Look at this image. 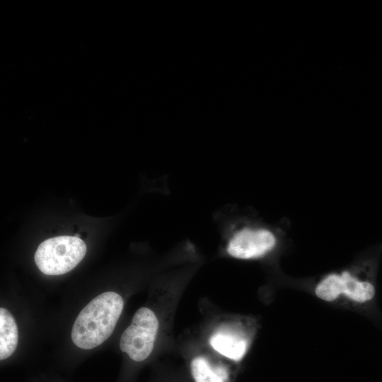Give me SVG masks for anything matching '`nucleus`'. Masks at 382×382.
Returning <instances> with one entry per match:
<instances>
[{"instance_id":"obj_1","label":"nucleus","mask_w":382,"mask_h":382,"mask_svg":"<svg viewBox=\"0 0 382 382\" xmlns=\"http://www.w3.org/2000/svg\"><path fill=\"white\" fill-rule=\"evenodd\" d=\"M124 301L113 291L102 293L79 313L71 329L74 344L91 349L105 342L112 333L122 312Z\"/></svg>"},{"instance_id":"obj_2","label":"nucleus","mask_w":382,"mask_h":382,"mask_svg":"<svg viewBox=\"0 0 382 382\" xmlns=\"http://www.w3.org/2000/svg\"><path fill=\"white\" fill-rule=\"evenodd\" d=\"M86 253L85 243L76 236L48 238L37 247L34 259L38 269L47 275H61L72 270Z\"/></svg>"},{"instance_id":"obj_3","label":"nucleus","mask_w":382,"mask_h":382,"mask_svg":"<svg viewBox=\"0 0 382 382\" xmlns=\"http://www.w3.org/2000/svg\"><path fill=\"white\" fill-rule=\"evenodd\" d=\"M158 320L149 308H139L120 340V348L134 361L141 362L151 354L158 330Z\"/></svg>"},{"instance_id":"obj_4","label":"nucleus","mask_w":382,"mask_h":382,"mask_svg":"<svg viewBox=\"0 0 382 382\" xmlns=\"http://www.w3.org/2000/svg\"><path fill=\"white\" fill-rule=\"evenodd\" d=\"M278 237L272 229L261 226H246L238 229L226 245V252L232 257L253 260L262 257L272 251Z\"/></svg>"},{"instance_id":"obj_5","label":"nucleus","mask_w":382,"mask_h":382,"mask_svg":"<svg viewBox=\"0 0 382 382\" xmlns=\"http://www.w3.org/2000/svg\"><path fill=\"white\" fill-rule=\"evenodd\" d=\"M316 294L326 301L344 294L354 301L364 303L374 298L375 287L369 279H361L349 270H344L323 278L316 287Z\"/></svg>"},{"instance_id":"obj_6","label":"nucleus","mask_w":382,"mask_h":382,"mask_svg":"<svg viewBox=\"0 0 382 382\" xmlns=\"http://www.w3.org/2000/svg\"><path fill=\"white\" fill-rule=\"evenodd\" d=\"M209 343L219 354L233 361H240L245 355L248 338L238 330L221 327L210 335Z\"/></svg>"},{"instance_id":"obj_7","label":"nucleus","mask_w":382,"mask_h":382,"mask_svg":"<svg viewBox=\"0 0 382 382\" xmlns=\"http://www.w3.org/2000/svg\"><path fill=\"white\" fill-rule=\"evenodd\" d=\"M189 372L193 382H231L228 366L204 355H196L190 360Z\"/></svg>"},{"instance_id":"obj_8","label":"nucleus","mask_w":382,"mask_h":382,"mask_svg":"<svg viewBox=\"0 0 382 382\" xmlns=\"http://www.w3.org/2000/svg\"><path fill=\"white\" fill-rule=\"evenodd\" d=\"M18 341V327L11 313L0 308V359L8 358L15 352Z\"/></svg>"}]
</instances>
